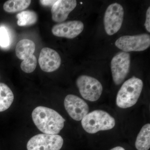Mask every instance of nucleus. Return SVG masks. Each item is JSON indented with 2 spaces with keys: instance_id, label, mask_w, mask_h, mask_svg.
<instances>
[{
  "instance_id": "1",
  "label": "nucleus",
  "mask_w": 150,
  "mask_h": 150,
  "mask_svg": "<svg viewBox=\"0 0 150 150\" xmlns=\"http://www.w3.org/2000/svg\"><path fill=\"white\" fill-rule=\"evenodd\" d=\"M33 121L38 129L45 134L56 135L64 128L65 120L55 110L44 106L35 108L32 113Z\"/></svg>"
},
{
  "instance_id": "12",
  "label": "nucleus",
  "mask_w": 150,
  "mask_h": 150,
  "mask_svg": "<svg viewBox=\"0 0 150 150\" xmlns=\"http://www.w3.org/2000/svg\"><path fill=\"white\" fill-rule=\"evenodd\" d=\"M76 5L77 1L75 0L56 1L51 8L52 20L57 23L65 21Z\"/></svg>"
},
{
  "instance_id": "6",
  "label": "nucleus",
  "mask_w": 150,
  "mask_h": 150,
  "mask_svg": "<svg viewBox=\"0 0 150 150\" xmlns=\"http://www.w3.org/2000/svg\"><path fill=\"white\" fill-rule=\"evenodd\" d=\"M115 46L124 52L142 51L150 47V36L146 33L135 35H124L118 38Z\"/></svg>"
},
{
  "instance_id": "10",
  "label": "nucleus",
  "mask_w": 150,
  "mask_h": 150,
  "mask_svg": "<svg viewBox=\"0 0 150 150\" xmlns=\"http://www.w3.org/2000/svg\"><path fill=\"white\" fill-rule=\"evenodd\" d=\"M84 24L79 21H71L54 25L51 31L53 35L59 37L72 39L81 33Z\"/></svg>"
},
{
  "instance_id": "11",
  "label": "nucleus",
  "mask_w": 150,
  "mask_h": 150,
  "mask_svg": "<svg viewBox=\"0 0 150 150\" xmlns=\"http://www.w3.org/2000/svg\"><path fill=\"white\" fill-rule=\"evenodd\" d=\"M41 69L46 72H52L58 69L62 63V59L58 52L49 48H42L38 59Z\"/></svg>"
},
{
  "instance_id": "21",
  "label": "nucleus",
  "mask_w": 150,
  "mask_h": 150,
  "mask_svg": "<svg viewBox=\"0 0 150 150\" xmlns=\"http://www.w3.org/2000/svg\"><path fill=\"white\" fill-rule=\"evenodd\" d=\"M56 1H40V2L41 4L43 6H52L55 4Z\"/></svg>"
},
{
  "instance_id": "9",
  "label": "nucleus",
  "mask_w": 150,
  "mask_h": 150,
  "mask_svg": "<svg viewBox=\"0 0 150 150\" xmlns=\"http://www.w3.org/2000/svg\"><path fill=\"white\" fill-rule=\"evenodd\" d=\"M64 104L68 114L75 121H81L88 113V105L76 96L67 95L65 98Z\"/></svg>"
},
{
  "instance_id": "22",
  "label": "nucleus",
  "mask_w": 150,
  "mask_h": 150,
  "mask_svg": "<svg viewBox=\"0 0 150 150\" xmlns=\"http://www.w3.org/2000/svg\"><path fill=\"white\" fill-rule=\"evenodd\" d=\"M110 150H125V149L124 148L122 147L117 146L112 148V149H111Z\"/></svg>"
},
{
  "instance_id": "17",
  "label": "nucleus",
  "mask_w": 150,
  "mask_h": 150,
  "mask_svg": "<svg viewBox=\"0 0 150 150\" xmlns=\"http://www.w3.org/2000/svg\"><path fill=\"white\" fill-rule=\"evenodd\" d=\"M17 24L19 26H26L35 24L38 20V16L35 12L26 11L17 15Z\"/></svg>"
},
{
  "instance_id": "20",
  "label": "nucleus",
  "mask_w": 150,
  "mask_h": 150,
  "mask_svg": "<svg viewBox=\"0 0 150 150\" xmlns=\"http://www.w3.org/2000/svg\"><path fill=\"white\" fill-rule=\"evenodd\" d=\"M144 25L148 32H150V7H149L146 13V19Z\"/></svg>"
},
{
  "instance_id": "13",
  "label": "nucleus",
  "mask_w": 150,
  "mask_h": 150,
  "mask_svg": "<svg viewBox=\"0 0 150 150\" xmlns=\"http://www.w3.org/2000/svg\"><path fill=\"white\" fill-rule=\"evenodd\" d=\"M35 49V43L32 40L23 39L20 40L17 44L16 54L19 59L24 60L33 55Z\"/></svg>"
},
{
  "instance_id": "2",
  "label": "nucleus",
  "mask_w": 150,
  "mask_h": 150,
  "mask_svg": "<svg viewBox=\"0 0 150 150\" xmlns=\"http://www.w3.org/2000/svg\"><path fill=\"white\" fill-rule=\"evenodd\" d=\"M143 87V81L139 78L133 77L126 81L117 94V106L122 108L133 106L138 101Z\"/></svg>"
},
{
  "instance_id": "3",
  "label": "nucleus",
  "mask_w": 150,
  "mask_h": 150,
  "mask_svg": "<svg viewBox=\"0 0 150 150\" xmlns=\"http://www.w3.org/2000/svg\"><path fill=\"white\" fill-rule=\"evenodd\" d=\"M81 124L85 131L93 134L112 129L115 126V121L106 111L97 110L88 113L82 119Z\"/></svg>"
},
{
  "instance_id": "7",
  "label": "nucleus",
  "mask_w": 150,
  "mask_h": 150,
  "mask_svg": "<svg viewBox=\"0 0 150 150\" xmlns=\"http://www.w3.org/2000/svg\"><path fill=\"white\" fill-rule=\"evenodd\" d=\"M124 11L120 4L114 3L108 7L104 16L105 30L108 35H112L120 29L123 20Z\"/></svg>"
},
{
  "instance_id": "15",
  "label": "nucleus",
  "mask_w": 150,
  "mask_h": 150,
  "mask_svg": "<svg viewBox=\"0 0 150 150\" xmlns=\"http://www.w3.org/2000/svg\"><path fill=\"white\" fill-rule=\"evenodd\" d=\"M138 150H148L150 148V124L147 123L141 129L135 142Z\"/></svg>"
},
{
  "instance_id": "14",
  "label": "nucleus",
  "mask_w": 150,
  "mask_h": 150,
  "mask_svg": "<svg viewBox=\"0 0 150 150\" xmlns=\"http://www.w3.org/2000/svg\"><path fill=\"white\" fill-rule=\"evenodd\" d=\"M13 100V93L10 88L6 84L0 83V112L8 109Z\"/></svg>"
},
{
  "instance_id": "4",
  "label": "nucleus",
  "mask_w": 150,
  "mask_h": 150,
  "mask_svg": "<svg viewBox=\"0 0 150 150\" xmlns=\"http://www.w3.org/2000/svg\"><path fill=\"white\" fill-rule=\"evenodd\" d=\"M80 93L83 98L94 102L99 99L103 91L102 84L95 78L82 75L76 81Z\"/></svg>"
},
{
  "instance_id": "18",
  "label": "nucleus",
  "mask_w": 150,
  "mask_h": 150,
  "mask_svg": "<svg viewBox=\"0 0 150 150\" xmlns=\"http://www.w3.org/2000/svg\"><path fill=\"white\" fill-rule=\"evenodd\" d=\"M37 64V59L35 55H33L23 60L21 64V68L24 72L31 73L35 70Z\"/></svg>"
},
{
  "instance_id": "16",
  "label": "nucleus",
  "mask_w": 150,
  "mask_h": 150,
  "mask_svg": "<svg viewBox=\"0 0 150 150\" xmlns=\"http://www.w3.org/2000/svg\"><path fill=\"white\" fill-rule=\"evenodd\" d=\"M31 2L30 0H9L4 3L3 8L6 12L14 13L27 8Z\"/></svg>"
},
{
  "instance_id": "8",
  "label": "nucleus",
  "mask_w": 150,
  "mask_h": 150,
  "mask_svg": "<svg viewBox=\"0 0 150 150\" xmlns=\"http://www.w3.org/2000/svg\"><path fill=\"white\" fill-rule=\"evenodd\" d=\"M131 56L128 52H120L115 55L111 62V70L114 83L119 85L124 81L129 73Z\"/></svg>"
},
{
  "instance_id": "19",
  "label": "nucleus",
  "mask_w": 150,
  "mask_h": 150,
  "mask_svg": "<svg viewBox=\"0 0 150 150\" xmlns=\"http://www.w3.org/2000/svg\"><path fill=\"white\" fill-rule=\"evenodd\" d=\"M10 38L7 29L4 27H0V46L4 48L9 46Z\"/></svg>"
},
{
  "instance_id": "5",
  "label": "nucleus",
  "mask_w": 150,
  "mask_h": 150,
  "mask_svg": "<svg viewBox=\"0 0 150 150\" xmlns=\"http://www.w3.org/2000/svg\"><path fill=\"white\" fill-rule=\"evenodd\" d=\"M64 140L59 135L39 134L32 137L28 142V150H60Z\"/></svg>"
}]
</instances>
